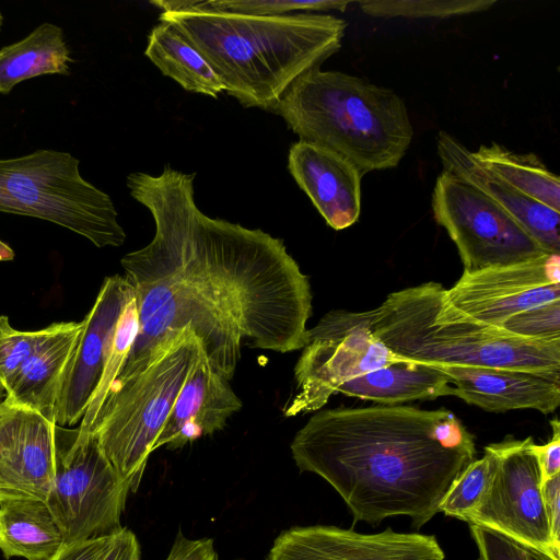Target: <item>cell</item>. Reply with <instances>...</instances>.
Masks as SVG:
<instances>
[{
  "mask_svg": "<svg viewBox=\"0 0 560 560\" xmlns=\"http://www.w3.org/2000/svg\"><path fill=\"white\" fill-rule=\"evenodd\" d=\"M195 175L165 165L158 176H127L131 197L153 217L155 234L120 261L135 290L139 331L117 378L140 370L158 343L185 327L226 381L243 342L280 353L306 345L308 278L282 240L202 213Z\"/></svg>",
  "mask_w": 560,
  "mask_h": 560,
  "instance_id": "1",
  "label": "cell"
},
{
  "mask_svg": "<svg viewBox=\"0 0 560 560\" xmlns=\"http://www.w3.org/2000/svg\"><path fill=\"white\" fill-rule=\"evenodd\" d=\"M290 448L301 471L338 492L353 522L405 515L416 528L439 512L477 454L474 435L452 411L401 405L319 410Z\"/></svg>",
  "mask_w": 560,
  "mask_h": 560,
  "instance_id": "2",
  "label": "cell"
},
{
  "mask_svg": "<svg viewBox=\"0 0 560 560\" xmlns=\"http://www.w3.org/2000/svg\"><path fill=\"white\" fill-rule=\"evenodd\" d=\"M203 56L224 91L244 107L271 112L302 74L341 47L347 22L329 14L258 16L218 11L205 1H151Z\"/></svg>",
  "mask_w": 560,
  "mask_h": 560,
  "instance_id": "3",
  "label": "cell"
},
{
  "mask_svg": "<svg viewBox=\"0 0 560 560\" xmlns=\"http://www.w3.org/2000/svg\"><path fill=\"white\" fill-rule=\"evenodd\" d=\"M430 281L389 293L369 311L370 329L395 355L432 366L457 365L560 375V341L524 338L480 325L444 302Z\"/></svg>",
  "mask_w": 560,
  "mask_h": 560,
  "instance_id": "4",
  "label": "cell"
},
{
  "mask_svg": "<svg viewBox=\"0 0 560 560\" xmlns=\"http://www.w3.org/2000/svg\"><path fill=\"white\" fill-rule=\"evenodd\" d=\"M271 112L300 140L338 153L362 176L396 167L413 137L405 102L396 92L339 71H307Z\"/></svg>",
  "mask_w": 560,
  "mask_h": 560,
  "instance_id": "5",
  "label": "cell"
},
{
  "mask_svg": "<svg viewBox=\"0 0 560 560\" xmlns=\"http://www.w3.org/2000/svg\"><path fill=\"white\" fill-rule=\"evenodd\" d=\"M203 353L199 337L185 327L158 343L140 370L112 385L90 432L132 492L182 386Z\"/></svg>",
  "mask_w": 560,
  "mask_h": 560,
  "instance_id": "6",
  "label": "cell"
},
{
  "mask_svg": "<svg viewBox=\"0 0 560 560\" xmlns=\"http://www.w3.org/2000/svg\"><path fill=\"white\" fill-rule=\"evenodd\" d=\"M79 165L72 154L48 149L0 159V211L52 222L100 248L122 245L110 197L85 180Z\"/></svg>",
  "mask_w": 560,
  "mask_h": 560,
  "instance_id": "7",
  "label": "cell"
},
{
  "mask_svg": "<svg viewBox=\"0 0 560 560\" xmlns=\"http://www.w3.org/2000/svg\"><path fill=\"white\" fill-rule=\"evenodd\" d=\"M130 491L92 432L56 424L55 474L45 503L63 545L118 533Z\"/></svg>",
  "mask_w": 560,
  "mask_h": 560,
  "instance_id": "8",
  "label": "cell"
},
{
  "mask_svg": "<svg viewBox=\"0 0 560 560\" xmlns=\"http://www.w3.org/2000/svg\"><path fill=\"white\" fill-rule=\"evenodd\" d=\"M401 359L373 335L369 311H330L306 331V345L294 368L298 392L284 416L319 410L342 384Z\"/></svg>",
  "mask_w": 560,
  "mask_h": 560,
  "instance_id": "9",
  "label": "cell"
},
{
  "mask_svg": "<svg viewBox=\"0 0 560 560\" xmlns=\"http://www.w3.org/2000/svg\"><path fill=\"white\" fill-rule=\"evenodd\" d=\"M532 436L485 447L492 458L487 490L465 522L499 532L548 557L560 560L551 536L542 493V477Z\"/></svg>",
  "mask_w": 560,
  "mask_h": 560,
  "instance_id": "10",
  "label": "cell"
},
{
  "mask_svg": "<svg viewBox=\"0 0 560 560\" xmlns=\"http://www.w3.org/2000/svg\"><path fill=\"white\" fill-rule=\"evenodd\" d=\"M432 211L455 243L465 272L549 254L508 211L448 172L436 178Z\"/></svg>",
  "mask_w": 560,
  "mask_h": 560,
  "instance_id": "11",
  "label": "cell"
},
{
  "mask_svg": "<svg viewBox=\"0 0 560 560\" xmlns=\"http://www.w3.org/2000/svg\"><path fill=\"white\" fill-rule=\"evenodd\" d=\"M560 300V254L463 272L444 302L465 318L501 327L513 315Z\"/></svg>",
  "mask_w": 560,
  "mask_h": 560,
  "instance_id": "12",
  "label": "cell"
},
{
  "mask_svg": "<svg viewBox=\"0 0 560 560\" xmlns=\"http://www.w3.org/2000/svg\"><path fill=\"white\" fill-rule=\"evenodd\" d=\"M436 538L387 528L362 534L330 525L295 526L281 532L266 560H444Z\"/></svg>",
  "mask_w": 560,
  "mask_h": 560,
  "instance_id": "13",
  "label": "cell"
},
{
  "mask_svg": "<svg viewBox=\"0 0 560 560\" xmlns=\"http://www.w3.org/2000/svg\"><path fill=\"white\" fill-rule=\"evenodd\" d=\"M55 427L37 411L0 398V500L46 501L55 474Z\"/></svg>",
  "mask_w": 560,
  "mask_h": 560,
  "instance_id": "14",
  "label": "cell"
},
{
  "mask_svg": "<svg viewBox=\"0 0 560 560\" xmlns=\"http://www.w3.org/2000/svg\"><path fill=\"white\" fill-rule=\"evenodd\" d=\"M132 291L126 277L105 278L92 308L82 319L83 328L55 407L57 425L69 428L81 422L101 380L116 323Z\"/></svg>",
  "mask_w": 560,
  "mask_h": 560,
  "instance_id": "15",
  "label": "cell"
},
{
  "mask_svg": "<svg viewBox=\"0 0 560 560\" xmlns=\"http://www.w3.org/2000/svg\"><path fill=\"white\" fill-rule=\"evenodd\" d=\"M288 167L334 230L354 224L361 213V178L347 159L324 147L299 140L289 151Z\"/></svg>",
  "mask_w": 560,
  "mask_h": 560,
  "instance_id": "16",
  "label": "cell"
},
{
  "mask_svg": "<svg viewBox=\"0 0 560 560\" xmlns=\"http://www.w3.org/2000/svg\"><path fill=\"white\" fill-rule=\"evenodd\" d=\"M435 368L451 378L453 396L487 411L534 409L548 415L560 405V375L480 366Z\"/></svg>",
  "mask_w": 560,
  "mask_h": 560,
  "instance_id": "17",
  "label": "cell"
},
{
  "mask_svg": "<svg viewBox=\"0 0 560 560\" xmlns=\"http://www.w3.org/2000/svg\"><path fill=\"white\" fill-rule=\"evenodd\" d=\"M241 408V399L205 352L182 386L154 451L161 446L180 448L202 435L213 434Z\"/></svg>",
  "mask_w": 560,
  "mask_h": 560,
  "instance_id": "18",
  "label": "cell"
},
{
  "mask_svg": "<svg viewBox=\"0 0 560 560\" xmlns=\"http://www.w3.org/2000/svg\"><path fill=\"white\" fill-rule=\"evenodd\" d=\"M438 154L444 171L471 185L508 211L549 254H560L559 212L523 195L480 166L472 152L453 136L440 131Z\"/></svg>",
  "mask_w": 560,
  "mask_h": 560,
  "instance_id": "19",
  "label": "cell"
},
{
  "mask_svg": "<svg viewBox=\"0 0 560 560\" xmlns=\"http://www.w3.org/2000/svg\"><path fill=\"white\" fill-rule=\"evenodd\" d=\"M82 328L83 320L42 328L32 352L5 388V397L55 423L56 402Z\"/></svg>",
  "mask_w": 560,
  "mask_h": 560,
  "instance_id": "20",
  "label": "cell"
},
{
  "mask_svg": "<svg viewBox=\"0 0 560 560\" xmlns=\"http://www.w3.org/2000/svg\"><path fill=\"white\" fill-rule=\"evenodd\" d=\"M337 393L382 405H397L453 396L454 386L438 368L401 359L350 380Z\"/></svg>",
  "mask_w": 560,
  "mask_h": 560,
  "instance_id": "21",
  "label": "cell"
},
{
  "mask_svg": "<svg viewBox=\"0 0 560 560\" xmlns=\"http://www.w3.org/2000/svg\"><path fill=\"white\" fill-rule=\"evenodd\" d=\"M62 546L61 532L45 501L0 500V550L7 560H50Z\"/></svg>",
  "mask_w": 560,
  "mask_h": 560,
  "instance_id": "22",
  "label": "cell"
},
{
  "mask_svg": "<svg viewBox=\"0 0 560 560\" xmlns=\"http://www.w3.org/2000/svg\"><path fill=\"white\" fill-rule=\"evenodd\" d=\"M72 62L62 28L43 23L23 39L0 49V94L38 75H69Z\"/></svg>",
  "mask_w": 560,
  "mask_h": 560,
  "instance_id": "23",
  "label": "cell"
},
{
  "mask_svg": "<svg viewBox=\"0 0 560 560\" xmlns=\"http://www.w3.org/2000/svg\"><path fill=\"white\" fill-rule=\"evenodd\" d=\"M144 55L184 90L217 98L224 86L203 56L167 22L155 25Z\"/></svg>",
  "mask_w": 560,
  "mask_h": 560,
  "instance_id": "24",
  "label": "cell"
},
{
  "mask_svg": "<svg viewBox=\"0 0 560 560\" xmlns=\"http://www.w3.org/2000/svg\"><path fill=\"white\" fill-rule=\"evenodd\" d=\"M476 162L523 195L560 211V179L534 153H516L501 144L480 145Z\"/></svg>",
  "mask_w": 560,
  "mask_h": 560,
  "instance_id": "25",
  "label": "cell"
},
{
  "mask_svg": "<svg viewBox=\"0 0 560 560\" xmlns=\"http://www.w3.org/2000/svg\"><path fill=\"white\" fill-rule=\"evenodd\" d=\"M139 331V314L135 290L128 296L108 346L101 380L91 397L79 429L90 432L115 380L120 374Z\"/></svg>",
  "mask_w": 560,
  "mask_h": 560,
  "instance_id": "26",
  "label": "cell"
},
{
  "mask_svg": "<svg viewBox=\"0 0 560 560\" xmlns=\"http://www.w3.org/2000/svg\"><path fill=\"white\" fill-rule=\"evenodd\" d=\"M361 10L375 18L445 19L489 10L494 0H373L359 3Z\"/></svg>",
  "mask_w": 560,
  "mask_h": 560,
  "instance_id": "27",
  "label": "cell"
},
{
  "mask_svg": "<svg viewBox=\"0 0 560 560\" xmlns=\"http://www.w3.org/2000/svg\"><path fill=\"white\" fill-rule=\"evenodd\" d=\"M491 474L492 458L485 451L480 459H474L457 475L444 495L439 512L465 521L483 497Z\"/></svg>",
  "mask_w": 560,
  "mask_h": 560,
  "instance_id": "28",
  "label": "cell"
},
{
  "mask_svg": "<svg viewBox=\"0 0 560 560\" xmlns=\"http://www.w3.org/2000/svg\"><path fill=\"white\" fill-rule=\"evenodd\" d=\"M206 5L232 13L276 16L293 11H345L349 1L336 0H206Z\"/></svg>",
  "mask_w": 560,
  "mask_h": 560,
  "instance_id": "29",
  "label": "cell"
},
{
  "mask_svg": "<svg viewBox=\"0 0 560 560\" xmlns=\"http://www.w3.org/2000/svg\"><path fill=\"white\" fill-rule=\"evenodd\" d=\"M501 328L528 339L560 341V300L520 312Z\"/></svg>",
  "mask_w": 560,
  "mask_h": 560,
  "instance_id": "30",
  "label": "cell"
},
{
  "mask_svg": "<svg viewBox=\"0 0 560 560\" xmlns=\"http://www.w3.org/2000/svg\"><path fill=\"white\" fill-rule=\"evenodd\" d=\"M39 334L40 329H15L7 316H0V384L4 390L32 352Z\"/></svg>",
  "mask_w": 560,
  "mask_h": 560,
  "instance_id": "31",
  "label": "cell"
},
{
  "mask_svg": "<svg viewBox=\"0 0 560 560\" xmlns=\"http://www.w3.org/2000/svg\"><path fill=\"white\" fill-rule=\"evenodd\" d=\"M470 530L478 548V560H555L493 529L470 525Z\"/></svg>",
  "mask_w": 560,
  "mask_h": 560,
  "instance_id": "32",
  "label": "cell"
},
{
  "mask_svg": "<svg viewBox=\"0 0 560 560\" xmlns=\"http://www.w3.org/2000/svg\"><path fill=\"white\" fill-rule=\"evenodd\" d=\"M115 535L63 545L50 560H103Z\"/></svg>",
  "mask_w": 560,
  "mask_h": 560,
  "instance_id": "33",
  "label": "cell"
},
{
  "mask_svg": "<svg viewBox=\"0 0 560 560\" xmlns=\"http://www.w3.org/2000/svg\"><path fill=\"white\" fill-rule=\"evenodd\" d=\"M552 428L551 439L542 445L532 444L537 456L542 481L560 474V423L558 418L550 421Z\"/></svg>",
  "mask_w": 560,
  "mask_h": 560,
  "instance_id": "34",
  "label": "cell"
},
{
  "mask_svg": "<svg viewBox=\"0 0 560 560\" xmlns=\"http://www.w3.org/2000/svg\"><path fill=\"white\" fill-rule=\"evenodd\" d=\"M542 493L552 540L560 549V474L542 481Z\"/></svg>",
  "mask_w": 560,
  "mask_h": 560,
  "instance_id": "35",
  "label": "cell"
},
{
  "mask_svg": "<svg viewBox=\"0 0 560 560\" xmlns=\"http://www.w3.org/2000/svg\"><path fill=\"white\" fill-rule=\"evenodd\" d=\"M140 559V546L136 535L122 527L116 533L114 541L103 560H136Z\"/></svg>",
  "mask_w": 560,
  "mask_h": 560,
  "instance_id": "36",
  "label": "cell"
},
{
  "mask_svg": "<svg viewBox=\"0 0 560 560\" xmlns=\"http://www.w3.org/2000/svg\"><path fill=\"white\" fill-rule=\"evenodd\" d=\"M14 258L13 249L0 240V261H9Z\"/></svg>",
  "mask_w": 560,
  "mask_h": 560,
  "instance_id": "37",
  "label": "cell"
},
{
  "mask_svg": "<svg viewBox=\"0 0 560 560\" xmlns=\"http://www.w3.org/2000/svg\"><path fill=\"white\" fill-rule=\"evenodd\" d=\"M5 396V390L4 388L2 387V385L0 384V398L4 397Z\"/></svg>",
  "mask_w": 560,
  "mask_h": 560,
  "instance_id": "38",
  "label": "cell"
},
{
  "mask_svg": "<svg viewBox=\"0 0 560 560\" xmlns=\"http://www.w3.org/2000/svg\"><path fill=\"white\" fill-rule=\"evenodd\" d=\"M2 25H3V14H2V12L0 10V31L2 28Z\"/></svg>",
  "mask_w": 560,
  "mask_h": 560,
  "instance_id": "39",
  "label": "cell"
}]
</instances>
